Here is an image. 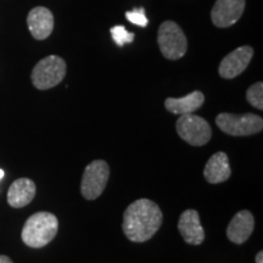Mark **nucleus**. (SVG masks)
<instances>
[{
	"label": "nucleus",
	"instance_id": "nucleus-20",
	"mask_svg": "<svg viewBox=\"0 0 263 263\" xmlns=\"http://www.w3.org/2000/svg\"><path fill=\"white\" fill-rule=\"evenodd\" d=\"M256 263H263V252L259 251L256 256Z\"/></svg>",
	"mask_w": 263,
	"mask_h": 263
},
{
	"label": "nucleus",
	"instance_id": "nucleus-4",
	"mask_svg": "<svg viewBox=\"0 0 263 263\" xmlns=\"http://www.w3.org/2000/svg\"><path fill=\"white\" fill-rule=\"evenodd\" d=\"M157 43L162 55L168 60H178L188 50V41L185 34L173 21H164L160 26Z\"/></svg>",
	"mask_w": 263,
	"mask_h": 263
},
{
	"label": "nucleus",
	"instance_id": "nucleus-1",
	"mask_svg": "<svg viewBox=\"0 0 263 263\" xmlns=\"http://www.w3.org/2000/svg\"><path fill=\"white\" fill-rule=\"evenodd\" d=\"M162 223V212L157 203L139 199L127 207L123 215V232L130 241L144 242L153 238Z\"/></svg>",
	"mask_w": 263,
	"mask_h": 263
},
{
	"label": "nucleus",
	"instance_id": "nucleus-13",
	"mask_svg": "<svg viewBox=\"0 0 263 263\" xmlns=\"http://www.w3.org/2000/svg\"><path fill=\"white\" fill-rule=\"evenodd\" d=\"M232 170H230L229 159L226 153H216L215 155L210 157L207 161L205 170H203V176L205 179L211 184H218L229 179Z\"/></svg>",
	"mask_w": 263,
	"mask_h": 263
},
{
	"label": "nucleus",
	"instance_id": "nucleus-3",
	"mask_svg": "<svg viewBox=\"0 0 263 263\" xmlns=\"http://www.w3.org/2000/svg\"><path fill=\"white\" fill-rule=\"evenodd\" d=\"M66 76V62L57 55L44 58L32 71V83L39 90H47L60 84Z\"/></svg>",
	"mask_w": 263,
	"mask_h": 263
},
{
	"label": "nucleus",
	"instance_id": "nucleus-5",
	"mask_svg": "<svg viewBox=\"0 0 263 263\" xmlns=\"http://www.w3.org/2000/svg\"><path fill=\"white\" fill-rule=\"evenodd\" d=\"M216 124L229 136L246 137L259 133L263 128V120L254 114L233 115L224 112L216 117Z\"/></svg>",
	"mask_w": 263,
	"mask_h": 263
},
{
	"label": "nucleus",
	"instance_id": "nucleus-16",
	"mask_svg": "<svg viewBox=\"0 0 263 263\" xmlns=\"http://www.w3.org/2000/svg\"><path fill=\"white\" fill-rule=\"evenodd\" d=\"M246 99L252 106L262 110L263 108V83L258 82V83L252 84L248 89L246 93Z\"/></svg>",
	"mask_w": 263,
	"mask_h": 263
},
{
	"label": "nucleus",
	"instance_id": "nucleus-6",
	"mask_svg": "<svg viewBox=\"0 0 263 263\" xmlns=\"http://www.w3.org/2000/svg\"><path fill=\"white\" fill-rule=\"evenodd\" d=\"M176 127L180 139L193 146H202L211 139L212 130L210 124L196 115H182L177 121Z\"/></svg>",
	"mask_w": 263,
	"mask_h": 263
},
{
	"label": "nucleus",
	"instance_id": "nucleus-11",
	"mask_svg": "<svg viewBox=\"0 0 263 263\" xmlns=\"http://www.w3.org/2000/svg\"><path fill=\"white\" fill-rule=\"evenodd\" d=\"M178 229L185 242L190 245H200L205 240V230L196 210H186L180 215Z\"/></svg>",
	"mask_w": 263,
	"mask_h": 263
},
{
	"label": "nucleus",
	"instance_id": "nucleus-9",
	"mask_svg": "<svg viewBox=\"0 0 263 263\" xmlns=\"http://www.w3.org/2000/svg\"><path fill=\"white\" fill-rule=\"evenodd\" d=\"M245 10V0H217L211 11L213 25L219 28L233 26L241 17Z\"/></svg>",
	"mask_w": 263,
	"mask_h": 263
},
{
	"label": "nucleus",
	"instance_id": "nucleus-12",
	"mask_svg": "<svg viewBox=\"0 0 263 263\" xmlns=\"http://www.w3.org/2000/svg\"><path fill=\"white\" fill-rule=\"evenodd\" d=\"M255 228V219L252 213L242 210L236 213L227 228V236L234 244H244L252 234Z\"/></svg>",
	"mask_w": 263,
	"mask_h": 263
},
{
	"label": "nucleus",
	"instance_id": "nucleus-18",
	"mask_svg": "<svg viewBox=\"0 0 263 263\" xmlns=\"http://www.w3.org/2000/svg\"><path fill=\"white\" fill-rule=\"evenodd\" d=\"M126 17L129 22L133 25L139 26V27H146L149 24V20L145 16V10L144 9H137L132 10V11L126 12Z\"/></svg>",
	"mask_w": 263,
	"mask_h": 263
},
{
	"label": "nucleus",
	"instance_id": "nucleus-10",
	"mask_svg": "<svg viewBox=\"0 0 263 263\" xmlns=\"http://www.w3.org/2000/svg\"><path fill=\"white\" fill-rule=\"evenodd\" d=\"M27 25L33 38L37 41H44L54 29V15L49 9L37 6L29 11Z\"/></svg>",
	"mask_w": 263,
	"mask_h": 263
},
{
	"label": "nucleus",
	"instance_id": "nucleus-17",
	"mask_svg": "<svg viewBox=\"0 0 263 263\" xmlns=\"http://www.w3.org/2000/svg\"><path fill=\"white\" fill-rule=\"evenodd\" d=\"M111 35H112L114 42L118 47H123L127 43H132L134 39L133 33L128 32L123 26H115L111 28Z\"/></svg>",
	"mask_w": 263,
	"mask_h": 263
},
{
	"label": "nucleus",
	"instance_id": "nucleus-19",
	"mask_svg": "<svg viewBox=\"0 0 263 263\" xmlns=\"http://www.w3.org/2000/svg\"><path fill=\"white\" fill-rule=\"evenodd\" d=\"M0 263H14L10 259L8 256H4V255H0Z\"/></svg>",
	"mask_w": 263,
	"mask_h": 263
},
{
	"label": "nucleus",
	"instance_id": "nucleus-15",
	"mask_svg": "<svg viewBox=\"0 0 263 263\" xmlns=\"http://www.w3.org/2000/svg\"><path fill=\"white\" fill-rule=\"evenodd\" d=\"M203 101H205V97L201 91L195 90L193 93L183 98H168L164 101V107L170 112L176 115H188L195 112L202 106Z\"/></svg>",
	"mask_w": 263,
	"mask_h": 263
},
{
	"label": "nucleus",
	"instance_id": "nucleus-8",
	"mask_svg": "<svg viewBox=\"0 0 263 263\" xmlns=\"http://www.w3.org/2000/svg\"><path fill=\"white\" fill-rule=\"evenodd\" d=\"M254 57V49L249 45L240 47L232 52H229L219 64V76L224 80H233L242 73L248 67L250 61Z\"/></svg>",
	"mask_w": 263,
	"mask_h": 263
},
{
	"label": "nucleus",
	"instance_id": "nucleus-2",
	"mask_svg": "<svg viewBox=\"0 0 263 263\" xmlns=\"http://www.w3.org/2000/svg\"><path fill=\"white\" fill-rule=\"evenodd\" d=\"M58 229L57 216L49 212H37L26 221L21 234L22 241L29 248H43L57 236Z\"/></svg>",
	"mask_w": 263,
	"mask_h": 263
},
{
	"label": "nucleus",
	"instance_id": "nucleus-21",
	"mask_svg": "<svg viewBox=\"0 0 263 263\" xmlns=\"http://www.w3.org/2000/svg\"><path fill=\"white\" fill-rule=\"evenodd\" d=\"M4 171H3V170H0V179H2L3 178V177H4Z\"/></svg>",
	"mask_w": 263,
	"mask_h": 263
},
{
	"label": "nucleus",
	"instance_id": "nucleus-14",
	"mask_svg": "<svg viewBox=\"0 0 263 263\" xmlns=\"http://www.w3.org/2000/svg\"><path fill=\"white\" fill-rule=\"evenodd\" d=\"M35 196V184L28 178H18L10 185L8 202L11 207L21 209L27 206Z\"/></svg>",
	"mask_w": 263,
	"mask_h": 263
},
{
	"label": "nucleus",
	"instance_id": "nucleus-7",
	"mask_svg": "<svg viewBox=\"0 0 263 263\" xmlns=\"http://www.w3.org/2000/svg\"><path fill=\"white\" fill-rule=\"evenodd\" d=\"M110 177V167L103 160H95L85 168L81 183V193L87 200H95L101 195Z\"/></svg>",
	"mask_w": 263,
	"mask_h": 263
}]
</instances>
